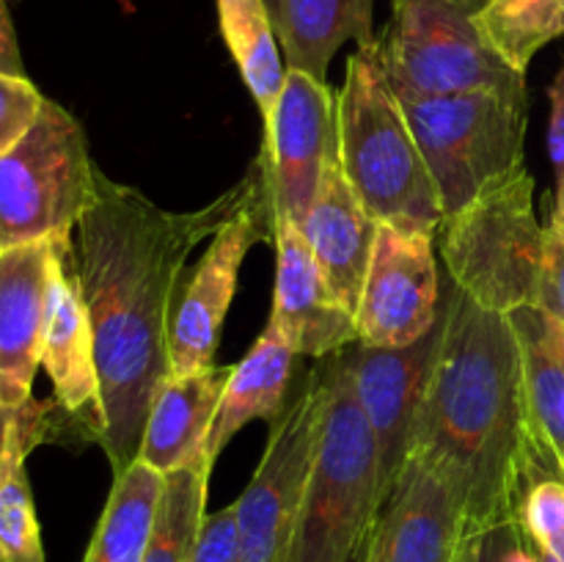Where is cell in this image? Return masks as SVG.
<instances>
[{"instance_id":"f1b7e54d","label":"cell","mask_w":564,"mask_h":562,"mask_svg":"<svg viewBox=\"0 0 564 562\" xmlns=\"http://www.w3.org/2000/svg\"><path fill=\"white\" fill-rule=\"evenodd\" d=\"M44 94L28 75L0 72V154L14 149L42 114Z\"/></svg>"},{"instance_id":"e0dca14e","label":"cell","mask_w":564,"mask_h":562,"mask_svg":"<svg viewBox=\"0 0 564 562\" xmlns=\"http://www.w3.org/2000/svg\"><path fill=\"white\" fill-rule=\"evenodd\" d=\"M53 259V237L0 248V406L6 408H22L33 400Z\"/></svg>"},{"instance_id":"5b68a950","label":"cell","mask_w":564,"mask_h":562,"mask_svg":"<svg viewBox=\"0 0 564 562\" xmlns=\"http://www.w3.org/2000/svg\"><path fill=\"white\" fill-rule=\"evenodd\" d=\"M397 97L438 191L444 220L527 169L523 143L529 94L460 91Z\"/></svg>"},{"instance_id":"4fadbf2b","label":"cell","mask_w":564,"mask_h":562,"mask_svg":"<svg viewBox=\"0 0 564 562\" xmlns=\"http://www.w3.org/2000/svg\"><path fill=\"white\" fill-rule=\"evenodd\" d=\"M441 325L444 312L427 336L408 347H372L352 342L350 347L336 353L378 441L383 499L411 455L419 402L441 345Z\"/></svg>"},{"instance_id":"2e32d148","label":"cell","mask_w":564,"mask_h":562,"mask_svg":"<svg viewBox=\"0 0 564 562\" xmlns=\"http://www.w3.org/2000/svg\"><path fill=\"white\" fill-rule=\"evenodd\" d=\"M275 290L270 323L295 356L328 358L358 342L356 314L325 281L306 237L292 220L275 218Z\"/></svg>"},{"instance_id":"9a60e30c","label":"cell","mask_w":564,"mask_h":562,"mask_svg":"<svg viewBox=\"0 0 564 562\" xmlns=\"http://www.w3.org/2000/svg\"><path fill=\"white\" fill-rule=\"evenodd\" d=\"M53 281H50L47 328H44L42 369L53 383V400L64 417L75 419L86 439L102 441L105 411L99 395L94 334L77 275L75 231L55 235Z\"/></svg>"},{"instance_id":"d6986e66","label":"cell","mask_w":564,"mask_h":562,"mask_svg":"<svg viewBox=\"0 0 564 562\" xmlns=\"http://www.w3.org/2000/svg\"><path fill=\"white\" fill-rule=\"evenodd\" d=\"M229 375L231 367L215 364L191 375H171L149 408L138 461L163 474L209 461V433Z\"/></svg>"},{"instance_id":"484cf974","label":"cell","mask_w":564,"mask_h":562,"mask_svg":"<svg viewBox=\"0 0 564 562\" xmlns=\"http://www.w3.org/2000/svg\"><path fill=\"white\" fill-rule=\"evenodd\" d=\"M479 25L496 53L527 75L534 55L564 33V0H488Z\"/></svg>"},{"instance_id":"603a6c76","label":"cell","mask_w":564,"mask_h":562,"mask_svg":"<svg viewBox=\"0 0 564 562\" xmlns=\"http://www.w3.org/2000/svg\"><path fill=\"white\" fill-rule=\"evenodd\" d=\"M55 413H64L55 400L28 402L0 455V562H47L25 461L55 433Z\"/></svg>"},{"instance_id":"6da1fadb","label":"cell","mask_w":564,"mask_h":562,"mask_svg":"<svg viewBox=\"0 0 564 562\" xmlns=\"http://www.w3.org/2000/svg\"><path fill=\"white\" fill-rule=\"evenodd\" d=\"M242 176L193 213L158 207L141 191L97 171V193L75 226L77 275L94 334L113 477L138 461L154 397L171 378V314L193 248L246 204Z\"/></svg>"},{"instance_id":"f546056e","label":"cell","mask_w":564,"mask_h":562,"mask_svg":"<svg viewBox=\"0 0 564 562\" xmlns=\"http://www.w3.org/2000/svg\"><path fill=\"white\" fill-rule=\"evenodd\" d=\"M187 562H237V507L204 516Z\"/></svg>"},{"instance_id":"d4e9b609","label":"cell","mask_w":564,"mask_h":562,"mask_svg":"<svg viewBox=\"0 0 564 562\" xmlns=\"http://www.w3.org/2000/svg\"><path fill=\"white\" fill-rule=\"evenodd\" d=\"M220 33L253 94L262 119L273 114L286 77V61L281 58V44L270 22L264 0H215Z\"/></svg>"},{"instance_id":"8d00e7d4","label":"cell","mask_w":564,"mask_h":562,"mask_svg":"<svg viewBox=\"0 0 564 562\" xmlns=\"http://www.w3.org/2000/svg\"><path fill=\"white\" fill-rule=\"evenodd\" d=\"M549 226L556 231V235L564 237V182H562V185H556L554 215H551V224Z\"/></svg>"},{"instance_id":"83f0119b","label":"cell","mask_w":564,"mask_h":562,"mask_svg":"<svg viewBox=\"0 0 564 562\" xmlns=\"http://www.w3.org/2000/svg\"><path fill=\"white\" fill-rule=\"evenodd\" d=\"M523 538L534 545L556 543L564 538V479L562 477H540L523 494L521 507L516 516Z\"/></svg>"},{"instance_id":"8fae6325","label":"cell","mask_w":564,"mask_h":562,"mask_svg":"<svg viewBox=\"0 0 564 562\" xmlns=\"http://www.w3.org/2000/svg\"><path fill=\"white\" fill-rule=\"evenodd\" d=\"M444 312L435 237L380 226L356 309L358 342L408 347L427 336Z\"/></svg>"},{"instance_id":"44dd1931","label":"cell","mask_w":564,"mask_h":562,"mask_svg":"<svg viewBox=\"0 0 564 562\" xmlns=\"http://www.w3.org/2000/svg\"><path fill=\"white\" fill-rule=\"evenodd\" d=\"M284 50L286 69L328 80V66L345 42H372L375 0H264Z\"/></svg>"},{"instance_id":"7c38bea8","label":"cell","mask_w":564,"mask_h":562,"mask_svg":"<svg viewBox=\"0 0 564 562\" xmlns=\"http://www.w3.org/2000/svg\"><path fill=\"white\" fill-rule=\"evenodd\" d=\"M262 160L268 165L275 218L306 220L330 160L339 154L336 94L328 80L286 69L273 114L264 119Z\"/></svg>"},{"instance_id":"d6a6232c","label":"cell","mask_w":564,"mask_h":562,"mask_svg":"<svg viewBox=\"0 0 564 562\" xmlns=\"http://www.w3.org/2000/svg\"><path fill=\"white\" fill-rule=\"evenodd\" d=\"M512 529H516V521L479 532L477 538L468 540L460 562H501V554H505V545L510 540Z\"/></svg>"},{"instance_id":"52a82bcc","label":"cell","mask_w":564,"mask_h":562,"mask_svg":"<svg viewBox=\"0 0 564 562\" xmlns=\"http://www.w3.org/2000/svg\"><path fill=\"white\" fill-rule=\"evenodd\" d=\"M488 0H391L378 42L397 94L501 91L527 97V75L507 64L479 25Z\"/></svg>"},{"instance_id":"9c48e42d","label":"cell","mask_w":564,"mask_h":562,"mask_svg":"<svg viewBox=\"0 0 564 562\" xmlns=\"http://www.w3.org/2000/svg\"><path fill=\"white\" fill-rule=\"evenodd\" d=\"M248 180L251 191L246 204L215 231L191 281L176 290L169 342L171 375H191L213 367L242 262L257 242H273L275 237V204L262 154H257L248 169Z\"/></svg>"},{"instance_id":"d590c367","label":"cell","mask_w":564,"mask_h":562,"mask_svg":"<svg viewBox=\"0 0 564 562\" xmlns=\"http://www.w3.org/2000/svg\"><path fill=\"white\" fill-rule=\"evenodd\" d=\"M22 411H25V406H22V408L0 406V455H3L6 444H9L11 433H14V428H17V422H20Z\"/></svg>"},{"instance_id":"8992f818","label":"cell","mask_w":564,"mask_h":562,"mask_svg":"<svg viewBox=\"0 0 564 562\" xmlns=\"http://www.w3.org/2000/svg\"><path fill=\"white\" fill-rule=\"evenodd\" d=\"M435 240L449 281L468 301L501 314L534 306L545 226H540L534 213V180L529 169L446 218Z\"/></svg>"},{"instance_id":"836d02e7","label":"cell","mask_w":564,"mask_h":562,"mask_svg":"<svg viewBox=\"0 0 564 562\" xmlns=\"http://www.w3.org/2000/svg\"><path fill=\"white\" fill-rule=\"evenodd\" d=\"M0 72H9V75H25L20 42H17L14 22H11V11L6 0H0Z\"/></svg>"},{"instance_id":"4316f807","label":"cell","mask_w":564,"mask_h":562,"mask_svg":"<svg viewBox=\"0 0 564 562\" xmlns=\"http://www.w3.org/2000/svg\"><path fill=\"white\" fill-rule=\"evenodd\" d=\"M209 474H213L209 461L165 474L158 523L143 562H187L207 516Z\"/></svg>"},{"instance_id":"30bf717a","label":"cell","mask_w":564,"mask_h":562,"mask_svg":"<svg viewBox=\"0 0 564 562\" xmlns=\"http://www.w3.org/2000/svg\"><path fill=\"white\" fill-rule=\"evenodd\" d=\"M323 406L325 386L314 367L303 380L301 395L270 424L262 461L235 501L237 562H290L297 507L317 446Z\"/></svg>"},{"instance_id":"277c9868","label":"cell","mask_w":564,"mask_h":562,"mask_svg":"<svg viewBox=\"0 0 564 562\" xmlns=\"http://www.w3.org/2000/svg\"><path fill=\"white\" fill-rule=\"evenodd\" d=\"M323 422L297 507L290 562H356L380 505L378 441L339 356L319 358Z\"/></svg>"},{"instance_id":"e575fe53","label":"cell","mask_w":564,"mask_h":562,"mask_svg":"<svg viewBox=\"0 0 564 562\" xmlns=\"http://www.w3.org/2000/svg\"><path fill=\"white\" fill-rule=\"evenodd\" d=\"M501 562H543V560H540L538 549H534V545L529 543L527 538H523L518 521H516V529H512L510 540H507L505 554H501Z\"/></svg>"},{"instance_id":"ba28073f","label":"cell","mask_w":564,"mask_h":562,"mask_svg":"<svg viewBox=\"0 0 564 562\" xmlns=\"http://www.w3.org/2000/svg\"><path fill=\"white\" fill-rule=\"evenodd\" d=\"M80 121L53 99L25 138L0 154V248L69 235L97 193Z\"/></svg>"},{"instance_id":"cb8c5ba5","label":"cell","mask_w":564,"mask_h":562,"mask_svg":"<svg viewBox=\"0 0 564 562\" xmlns=\"http://www.w3.org/2000/svg\"><path fill=\"white\" fill-rule=\"evenodd\" d=\"M165 474L135 461L113 477L83 562H143L158 523Z\"/></svg>"},{"instance_id":"3957f363","label":"cell","mask_w":564,"mask_h":562,"mask_svg":"<svg viewBox=\"0 0 564 562\" xmlns=\"http://www.w3.org/2000/svg\"><path fill=\"white\" fill-rule=\"evenodd\" d=\"M336 138L341 171L380 226L438 235V191L375 39L358 44L347 61L345 86L336 94Z\"/></svg>"},{"instance_id":"4dcf8cb0","label":"cell","mask_w":564,"mask_h":562,"mask_svg":"<svg viewBox=\"0 0 564 562\" xmlns=\"http://www.w3.org/2000/svg\"><path fill=\"white\" fill-rule=\"evenodd\" d=\"M534 306L554 314V317L564 325V237L556 235L551 226H545L543 270H540Z\"/></svg>"},{"instance_id":"1f68e13d","label":"cell","mask_w":564,"mask_h":562,"mask_svg":"<svg viewBox=\"0 0 564 562\" xmlns=\"http://www.w3.org/2000/svg\"><path fill=\"white\" fill-rule=\"evenodd\" d=\"M551 99V121H549V152L551 163H554L556 185L564 182V66L560 75L554 77L549 88Z\"/></svg>"},{"instance_id":"ac0fdd59","label":"cell","mask_w":564,"mask_h":562,"mask_svg":"<svg viewBox=\"0 0 564 562\" xmlns=\"http://www.w3.org/2000/svg\"><path fill=\"white\" fill-rule=\"evenodd\" d=\"M297 229L306 237L334 295L341 306L356 314L378 237V220L367 213L347 182L339 154L325 169L317 198Z\"/></svg>"},{"instance_id":"5bb4252c","label":"cell","mask_w":564,"mask_h":562,"mask_svg":"<svg viewBox=\"0 0 564 562\" xmlns=\"http://www.w3.org/2000/svg\"><path fill=\"white\" fill-rule=\"evenodd\" d=\"M477 538L444 474L408 455L356 562H460Z\"/></svg>"},{"instance_id":"7a4b0ae2","label":"cell","mask_w":564,"mask_h":562,"mask_svg":"<svg viewBox=\"0 0 564 562\" xmlns=\"http://www.w3.org/2000/svg\"><path fill=\"white\" fill-rule=\"evenodd\" d=\"M411 455L444 474L474 534L516 521L529 485L560 477L529 424L521 342L510 317L468 301L449 279Z\"/></svg>"},{"instance_id":"7402d4cb","label":"cell","mask_w":564,"mask_h":562,"mask_svg":"<svg viewBox=\"0 0 564 562\" xmlns=\"http://www.w3.org/2000/svg\"><path fill=\"white\" fill-rule=\"evenodd\" d=\"M292 361H295L292 345L273 325H268L264 334L253 342L248 356L231 367L218 413H215L213 433H209V461H218L226 444L248 422L264 419L268 424H273L281 417L286 389H290Z\"/></svg>"},{"instance_id":"ffe728a7","label":"cell","mask_w":564,"mask_h":562,"mask_svg":"<svg viewBox=\"0 0 564 562\" xmlns=\"http://www.w3.org/2000/svg\"><path fill=\"white\" fill-rule=\"evenodd\" d=\"M527 411L540 455L564 479V325L540 306L512 309Z\"/></svg>"}]
</instances>
